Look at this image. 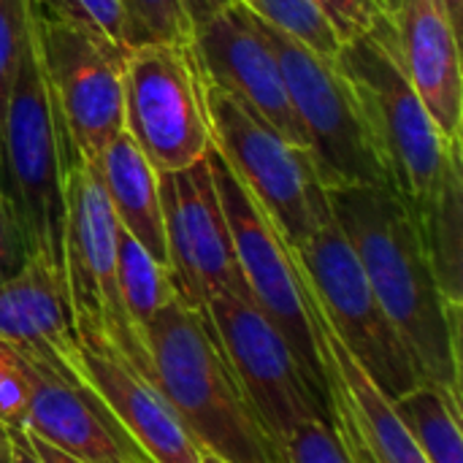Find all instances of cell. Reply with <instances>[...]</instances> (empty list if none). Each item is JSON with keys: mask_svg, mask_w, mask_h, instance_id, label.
<instances>
[{"mask_svg": "<svg viewBox=\"0 0 463 463\" xmlns=\"http://www.w3.org/2000/svg\"><path fill=\"white\" fill-rule=\"evenodd\" d=\"M331 214L423 383L461 391V312L448 304L431 271L418 222L383 184L326 187Z\"/></svg>", "mask_w": 463, "mask_h": 463, "instance_id": "obj_1", "label": "cell"}, {"mask_svg": "<svg viewBox=\"0 0 463 463\" xmlns=\"http://www.w3.org/2000/svg\"><path fill=\"white\" fill-rule=\"evenodd\" d=\"M152 380L195 445L228 463H282L206 315L171 298L144 328Z\"/></svg>", "mask_w": 463, "mask_h": 463, "instance_id": "obj_2", "label": "cell"}, {"mask_svg": "<svg viewBox=\"0 0 463 463\" xmlns=\"http://www.w3.org/2000/svg\"><path fill=\"white\" fill-rule=\"evenodd\" d=\"M334 60L355 92L391 190L412 214H418L439 187L453 144L463 138L448 141L429 117L393 54L388 19L342 43Z\"/></svg>", "mask_w": 463, "mask_h": 463, "instance_id": "obj_3", "label": "cell"}, {"mask_svg": "<svg viewBox=\"0 0 463 463\" xmlns=\"http://www.w3.org/2000/svg\"><path fill=\"white\" fill-rule=\"evenodd\" d=\"M60 117V114H57ZM62 149V269L71 298L73 334L109 339L130 364L152 380V361L144 334L130 323L117 282L119 222L106 198L95 165L81 160L60 119ZM155 383V380H152Z\"/></svg>", "mask_w": 463, "mask_h": 463, "instance_id": "obj_4", "label": "cell"}, {"mask_svg": "<svg viewBox=\"0 0 463 463\" xmlns=\"http://www.w3.org/2000/svg\"><path fill=\"white\" fill-rule=\"evenodd\" d=\"M0 190L8 198L22 228L27 255H43L62 266L65 198L60 117L41 71L30 16L19 68L5 103L0 141Z\"/></svg>", "mask_w": 463, "mask_h": 463, "instance_id": "obj_5", "label": "cell"}, {"mask_svg": "<svg viewBox=\"0 0 463 463\" xmlns=\"http://www.w3.org/2000/svg\"><path fill=\"white\" fill-rule=\"evenodd\" d=\"M206 111L217 155L263 206L290 250L301 247L331 214L326 184L309 152L212 81H206Z\"/></svg>", "mask_w": 463, "mask_h": 463, "instance_id": "obj_6", "label": "cell"}, {"mask_svg": "<svg viewBox=\"0 0 463 463\" xmlns=\"http://www.w3.org/2000/svg\"><path fill=\"white\" fill-rule=\"evenodd\" d=\"M125 133L157 174L182 171L212 149L206 79L190 41H149L128 52Z\"/></svg>", "mask_w": 463, "mask_h": 463, "instance_id": "obj_7", "label": "cell"}, {"mask_svg": "<svg viewBox=\"0 0 463 463\" xmlns=\"http://www.w3.org/2000/svg\"><path fill=\"white\" fill-rule=\"evenodd\" d=\"M206 160L231 228L236 263L252 304L285 336L301 369L328 402L323 353L312 323V290L296 260V252L277 231L271 217L263 212V206L225 165V160L217 155L214 146L209 149Z\"/></svg>", "mask_w": 463, "mask_h": 463, "instance_id": "obj_8", "label": "cell"}, {"mask_svg": "<svg viewBox=\"0 0 463 463\" xmlns=\"http://www.w3.org/2000/svg\"><path fill=\"white\" fill-rule=\"evenodd\" d=\"M293 252L326 323L364 366L372 383L388 399H396L423 383L334 214H328Z\"/></svg>", "mask_w": 463, "mask_h": 463, "instance_id": "obj_9", "label": "cell"}, {"mask_svg": "<svg viewBox=\"0 0 463 463\" xmlns=\"http://www.w3.org/2000/svg\"><path fill=\"white\" fill-rule=\"evenodd\" d=\"M258 24L277 54L288 98L307 136V149L323 184L391 187L355 92L336 60L312 52L298 38L263 22L260 16Z\"/></svg>", "mask_w": 463, "mask_h": 463, "instance_id": "obj_10", "label": "cell"}, {"mask_svg": "<svg viewBox=\"0 0 463 463\" xmlns=\"http://www.w3.org/2000/svg\"><path fill=\"white\" fill-rule=\"evenodd\" d=\"M206 315L277 453L307 420H331L326 396L315 388L285 336L250 296L214 293L206 298Z\"/></svg>", "mask_w": 463, "mask_h": 463, "instance_id": "obj_11", "label": "cell"}, {"mask_svg": "<svg viewBox=\"0 0 463 463\" xmlns=\"http://www.w3.org/2000/svg\"><path fill=\"white\" fill-rule=\"evenodd\" d=\"M27 16L52 103L71 144L92 165L100 149L125 128L122 79L128 49L84 30L41 19L30 5Z\"/></svg>", "mask_w": 463, "mask_h": 463, "instance_id": "obj_12", "label": "cell"}, {"mask_svg": "<svg viewBox=\"0 0 463 463\" xmlns=\"http://www.w3.org/2000/svg\"><path fill=\"white\" fill-rule=\"evenodd\" d=\"M157 195L168 269L179 296L195 307H206V298L214 293L250 296L209 160L157 174Z\"/></svg>", "mask_w": 463, "mask_h": 463, "instance_id": "obj_13", "label": "cell"}, {"mask_svg": "<svg viewBox=\"0 0 463 463\" xmlns=\"http://www.w3.org/2000/svg\"><path fill=\"white\" fill-rule=\"evenodd\" d=\"M71 350H14L30 385L24 431L81 463H155L79 374Z\"/></svg>", "mask_w": 463, "mask_h": 463, "instance_id": "obj_14", "label": "cell"}, {"mask_svg": "<svg viewBox=\"0 0 463 463\" xmlns=\"http://www.w3.org/2000/svg\"><path fill=\"white\" fill-rule=\"evenodd\" d=\"M193 49L206 81L252 106L288 141L307 149L277 54L247 5L231 0L203 24L193 27Z\"/></svg>", "mask_w": 463, "mask_h": 463, "instance_id": "obj_15", "label": "cell"}, {"mask_svg": "<svg viewBox=\"0 0 463 463\" xmlns=\"http://www.w3.org/2000/svg\"><path fill=\"white\" fill-rule=\"evenodd\" d=\"M71 361L152 461L201 463V448L165 396L109 339L76 334Z\"/></svg>", "mask_w": 463, "mask_h": 463, "instance_id": "obj_16", "label": "cell"}, {"mask_svg": "<svg viewBox=\"0 0 463 463\" xmlns=\"http://www.w3.org/2000/svg\"><path fill=\"white\" fill-rule=\"evenodd\" d=\"M391 43L410 84L439 133L463 138V76L458 27L445 0H380Z\"/></svg>", "mask_w": 463, "mask_h": 463, "instance_id": "obj_17", "label": "cell"}, {"mask_svg": "<svg viewBox=\"0 0 463 463\" xmlns=\"http://www.w3.org/2000/svg\"><path fill=\"white\" fill-rule=\"evenodd\" d=\"M312 323L317 331L323 369L328 380V404H339L355 434L361 437L369 458L374 463H429L420 448L415 445L412 434L402 423L393 410V399H388L364 366L353 358V353L336 339L331 326L326 323L323 312L312 298Z\"/></svg>", "mask_w": 463, "mask_h": 463, "instance_id": "obj_18", "label": "cell"}, {"mask_svg": "<svg viewBox=\"0 0 463 463\" xmlns=\"http://www.w3.org/2000/svg\"><path fill=\"white\" fill-rule=\"evenodd\" d=\"M76 342L65 269L43 255L0 282V345L11 350L68 353Z\"/></svg>", "mask_w": 463, "mask_h": 463, "instance_id": "obj_19", "label": "cell"}, {"mask_svg": "<svg viewBox=\"0 0 463 463\" xmlns=\"http://www.w3.org/2000/svg\"><path fill=\"white\" fill-rule=\"evenodd\" d=\"M114 217L125 233H130L155 260L168 266L163 212L157 195V171L133 144V138L119 130L92 163Z\"/></svg>", "mask_w": 463, "mask_h": 463, "instance_id": "obj_20", "label": "cell"}, {"mask_svg": "<svg viewBox=\"0 0 463 463\" xmlns=\"http://www.w3.org/2000/svg\"><path fill=\"white\" fill-rule=\"evenodd\" d=\"M412 217L442 296L463 309V141L453 144L439 187Z\"/></svg>", "mask_w": 463, "mask_h": 463, "instance_id": "obj_21", "label": "cell"}, {"mask_svg": "<svg viewBox=\"0 0 463 463\" xmlns=\"http://www.w3.org/2000/svg\"><path fill=\"white\" fill-rule=\"evenodd\" d=\"M393 410L429 463H463L461 396L437 383H418L393 399Z\"/></svg>", "mask_w": 463, "mask_h": 463, "instance_id": "obj_22", "label": "cell"}, {"mask_svg": "<svg viewBox=\"0 0 463 463\" xmlns=\"http://www.w3.org/2000/svg\"><path fill=\"white\" fill-rule=\"evenodd\" d=\"M117 282L130 323L144 334L152 317L179 296L174 274L165 263L155 260L130 233L117 231ZM146 339V336H144Z\"/></svg>", "mask_w": 463, "mask_h": 463, "instance_id": "obj_23", "label": "cell"}, {"mask_svg": "<svg viewBox=\"0 0 463 463\" xmlns=\"http://www.w3.org/2000/svg\"><path fill=\"white\" fill-rule=\"evenodd\" d=\"M27 5L41 19L84 30L128 52L146 43L122 0H27Z\"/></svg>", "mask_w": 463, "mask_h": 463, "instance_id": "obj_24", "label": "cell"}, {"mask_svg": "<svg viewBox=\"0 0 463 463\" xmlns=\"http://www.w3.org/2000/svg\"><path fill=\"white\" fill-rule=\"evenodd\" d=\"M263 22L285 30L288 35L298 38L304 46L323 57H336L342 41L336 38L334 27L326 16L312 5V0H239Z\"/></svg>", "mask_w": 463, "mask_h": 463, "instance_id": "obj_25", "label": "cell"}, {"mask_svg": "<svg viewBox=\"0 0 463 463\" xmlns=\"http://www.w3.org/2000/svg\"><path fill=\"white\" fill-rule=\"evenodd\" d=\"M282 463H353L342 437L326 418H312L298 426L279 450Z\"/></svg>", "mask_w": 463, "mask_h": 463, "instance_id": "obj_26", "label": "cell"}, {"mask_svg": "<svg viewBox=\"0 0 463 463\" xmlns=\"http://www.w3.org/2000/svg\"><path fill=\"white\" fill-rule=\"evenodd\" d=\"M144 41H190L193 24L182 0H122Z\"/></svg>", "mask_w": 463, "mask_h": 463, "instance_id": "obj_27", "label": "cell"}, {"mask_svg": "<svg viewBox=\"0 0 463 463\" xmlns=\"http://www.w3.org/2000/svg\"><path fill=\"white\" fill-rule=\"evenodd\" d=\"M24 30H27L24 0H0V141H3L5 103L11 95V84H14L22 43H24Z\"/></svg>", "mask_w": 463, "mask_h": 463, "instance_id": "obj_28", "label": "cell"}, {"mask_svg": "<svg viewBox=\"0 0 463 463\" xmlns=\"http://www.w3.org/2000/svg\"><path fill=\"white\" fill-rule=\"evenodd\" d=\"M30 385L14 350L0 345V429L24 431Z\"/></svg>", "mask_w": 463, "mask_h": 463, "instance_id": "obj_29", "label": "cell"}, {"mask_svg": "<svg viewBox=\"0 0 463 463\" xmlns=\"http://www.w3.org/2000/svg\"><path fill=\"white\" fill-rule=\"evenodd\" d=\"M312 5L326 16L342 43L374 30L385 19L380 0H312Z\"/></svg>", "mask_w": 463, "mask_h": 463, "instance_id": "obj_30", "label": "cell"}, {"mask_svg": "<svg viewBox=\"0 0 463 463\" xmlns=\"http://www.w3.org/2000/svg\"><path fill=\"white\" fill-rule=\"evenodd\" d=\"M27 244L22 236V228L14 217V209L8 198L0 190V282L11 279L24 263H27Z\"/></svg>", "mask_w": 463, "mask_h": 463, "instance_id": "obj_31", "label": "cell"}, {"mask_svg": "<svg viewBox=\"0 0 463 463\" xmlns=\"http://www.w3.org/2000/svg\"><path fill=\"white\" fill-rule=\"evenodd\" d=\"M225 3H231V0H182V5H184V11H187V16H190V24L193 27H198V24H203L212 14H217Z\"/></svg>", "mask_w": 463, "mask_h": 463, "instance_id": "obj_32", "label": "cell"}, {"mask_svg": "<svg viewBox=\"0 0 463 463\" xmlns=\"http://www.w3.org/2000/svg\"><path fill=\"white\" fill-rule=\"evenodd\" d=\"M11 437V463H41L24 431H8Z\"/></svg>", "mask_w": 463, "mask_h": 463, "instance_id": "obj_33", "label": "cell"}, {"mask_svg": "<svg viewBox=\"0 0 463 463\" xmlns=\"http://www.w3.org/2000/svg\"><path fill=\"white\" fill-rule=\"evenodd\" d=\"M24 434H27V439H30V445H33V450H35V456L41 458V463H81V461H76V458H71V456H65L62 450L52 448L49 442H43V439L33 437L30 431H24Z\"/></svg>", "mask_w": 463, "mask_h": 463, "instance_id": "obj_34", "label": "cell"}, {"mask_svg": "<svg viewBox=\"0 0 463 463\" xmlns=\"http://www.w3.org/2000/svg\"><path fill=\"white\" fill-rule=\"evenodd\" d=\"M0 463H11V437L5 429H0Z\"/></svg>", "mask_w": 463, "mask_h": 463, "instance_id": "obj_35", "label": "cell"}, {"mask_svg": "<svg viewBox=\"0 0 463 463\" xmlns=\"http://www.w3.org/2000/svg\"><path fill=\"white\" fill-rule=\"evenodd\" d=\"M445 5H448V14H450V19H453V24H456V27H461V8H463V0H445Z\"/></svg>", "mask_w": 463, "mask_h": 463, "instance_id": "obj_36", "label": "cell"}, {"mask_svg": "<svg viewBox=\"0 0 463 463\" xmlns=\"http://www.w3.org/2000/svg\"><path fill=\"white\" fill-rule=\"evenodd\" d=\"M201 463H228V461H222V458H220V456H214V453L201 450Z\"/></svg>", "mask_w": 463, "mask_h": 463, "instance_id": "obj_37", "label": "cell"}]
</instances>
